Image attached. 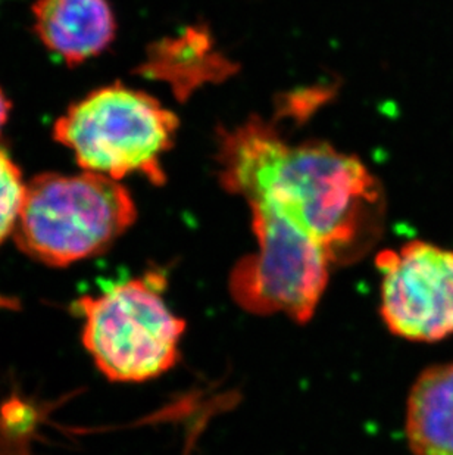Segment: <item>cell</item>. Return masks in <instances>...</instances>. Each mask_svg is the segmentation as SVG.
Segmentation results:
<instances>
[{
  "mask_svg": "<svg viewBox=\"0 0 453 455\" xmlns=\"http://www.w3.org/2000/svg\"><path fill=\"white\" fill-rule=\"evenodd\" d=\"M11 100H8V96L4 93V89L0 87V133L4 129L6 121H8L9 112H11Z\"/></svg>",
  "mask_w": 453,
  "mask_h": 455,
  "instance_id": "8fae6325",
  "label": "cell"
},
{
  "mask_svg": "<svg viewBox=\"0 0 453 455\" xmlns=\"http://www.w3.org/2000/svg\"><path fill=\"white\" fill-rule=\"evenodd\" d=\"M165 282L161 273H147L74 304L83 345L107 380L147 382L180 360L186 323L163 299Z\"/></svg>",
  "mask_w": 453,
  "mask_h": 455,
  "instance_id": "277c9868",
  "label": "cell"
},
{
  "mask_svg": "<svg viewBox=\"0 0 453 455\" xmlns=\"http://www.w3.org/2000/svg\"><path fill=\"white\" fill-rule=\"evenodd\" d=\"M26 192L21 170L0 149V245L17 230Z\"/></svg>",
  "mask_w": 453,
  "mask_h": 455,
  "instance_id": "30bf717a",
  "label": "cell"
},
{
  "mask_svg": "<svg viewBox=\"0 0 453 455\" xmlns=\"http://www.w3.org/2000/svg\"><path fill=\"white\" fill-rule=\"evenodd\" d=\"M224 58L212 53V44L203 31L188 30L176 39H165L147 52L140 73L171 84L183 98L197 84L226 74Z\"/></svg>",
  "mask_w": 453,
  "mask_h": 455,
  "instance_id": "9c48e42d",
  "label": "cell"
},
{
  "mask_svg": "<svg viewBox=\"0 0 453 455\" xmlns=\"http://www.w3.org/2000/svg\"><path fill=\"white\" fill-rule=\"evenodd\" d=\"M381 317L393 335L437 342L453 335V251L412 241L377 257Z\"/></svg>",
  "mask_w": 453,
  "mask_h": 455,
  "instance_id": "8992f818",
  "label": "cell"
},
{
  "mask_svg": "<svg viewBox=\"0 0 453 455\" xmlns=\"http://www.w3.org/2000/svg\"><path fill=\"white\" fill-rule=\"evenodd\" d=\"M31 13L44 48L69 67L100 55L115 37V15L107 0H36Z\"/></svg>",
  "mask_w": 453,
  "mask_h": 455,
  "instance_id": "52a82bcc",
  "label": "cell"
},
{
  "mask_svg": "<svg viewBox=\"0 0 453 455\" xmlns=\"http://www.w3.org/2000/svg\"><path fill=\"white\" fill-rule=\"evenodd\" d=\"M250 208L258 250L231 270V297L249 313L284 314L298 323L309 322L329 283V255L271 206Z\"/></svg>",
  "mask_w": 453,
  "mask_h": 455,
  "instance_id": "5b68a950",
  "label": "cell"
},
{
  "mask_svg": "<svg viewBox=\"0 0 453 455\" xmlns=\"http://www.w3.org/2000/svg\"><path fill=\"white\" fill-rule=\"evenodd\" d=\"M219 159L228 192L278 211L315 239L331 264L362 257L380 236L383 189L354 155L318 140L289 145L255 118L226 133Z\"/></svg>",
  "mask_w": 453,
  "mask_h": 455,
  "instance_id": "6da1fadb",
  "label": "cell"
},
{
  "mask_svg": "<svg viewBox=\"0 0 453 455\" xmlns=\"http://www.w3.org/2000/svg\"><path fill=\"white\" fill-rule=\"evenodd\" d=\"M133 196L96 172L39 174L27 183L18 248L49 267H68L109 250L136 221Z\"/></svg>",
  "mask_w": 453,
  "mask_h": 455,
  "instance_id": "7a4b0ae2",
  "label": "cell"
},
{
  "mask_svg": "<svg viewBox=\"0 0 453 455\" xmlns=\"http://www.w3.org/2000/svg\"><path fill=\"white\" fill-rule=\"evenodd\" d=\"M179 118L146 92L115 83L74 103L53 125V139L73 152L83 172L114 180L139 172L163 185V155Z\"/></svg>",
  "mask_w": 453,
  "mask_h": 455,
  "instance_id": "3957f363",
  "label": "cell"
},
{
  "mask_svg": "<svg viewBox=\"0 0 453 455\" xmlns=\"http://www.w3.org/2000/svg\"><path fill=\"white\" fill-rule=\"evenodd\" d=\"M407 438L414 455H453V363L419 374L408 398Z\"/></svg>",
  "mask_w": 453,
  "mask_h": 455,
  "instance_id": "ba28073f",
  "label": "cell"
}]
</instances>
